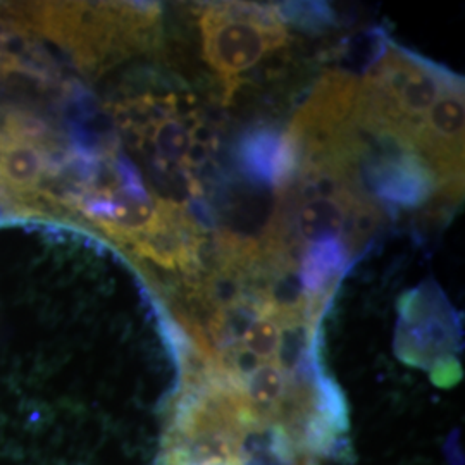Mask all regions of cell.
<instances>
[{"mask_svg": "<svg viewBox=\"0 0 465 465\" xmlns=\"http://www.w3.org/2000/svg\"><path fill=\"white\" fill-rule=\"evenodd\" d=\"M217 136L182 84L134 69L100 102L92 92L67 134L78 219L116 249L180 282L211 240Z\"/></svg>", "mask_w": 465, "mask_h": 465, "instance_id": "cell-1", "label": "cell"}, {"mask_svg": "<svg viewBox=\"0 0 465 465\" xmlns=\"http://www.w3.org/2000/svg\"><path fill=\"white\" fill-rule=\"evenodd\" d=\"M284 7L250 2H211L199 7L202 57L230 105L250 84L252 71L290 44Z\"/></svg>", "mask_w": 465, "mask_h": 465, "instance_id": "cell-2", "label": "cell"}, {"mask_svg": "<svg viewBox=\"0 0 465 465\" xmlns=\"http://www.w3.org/2000/svg\"><path fill=\"white\" fill-rule=\"evenodd\" d=\"M25 32L17 7H0V76L21 73Z\"/></svg>", "mask_w": 465, "mask_h": 465, "instance_id": "cell-3", "label": "cell"}]
</instances>
